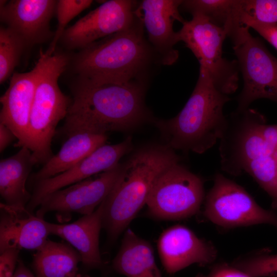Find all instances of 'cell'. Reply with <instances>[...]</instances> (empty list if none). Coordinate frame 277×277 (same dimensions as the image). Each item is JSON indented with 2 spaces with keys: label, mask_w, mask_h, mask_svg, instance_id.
Listing matches in <instances>:
<instances>
[{
  "label": "cell",
  "mask_w": 277,
  "mask_h": 277,
  "mask_svg": "<svg viewBox=\"0 0 277 277\" xmlns=\"http://www.w3.org/2000/svg\"><path fill=\"white\" fill-rule=\"evenodd\" d=\"M143 81L125 84L94 83L79 78L63 131L106 134L132 130L151 119L144 103Z\"/></svg>",
  "instance_id": "6da1fadb"
},
{
  "label": "cell",
  "mask_w": 277,
  "mask_h": 277,
  "mask_svg": "<svg viewBox=\"0 0 277 277\" xmlns=\"http://www.w3.org/2000/svg\"><path fill=\"white\" fill-rule=\"evenodd\" d=\"M180 162L174 150L166 144H151L135 151L122 163L116 185L102 202V227L114 242L143 206L158 176Z\"/></svg>",
  "instance_id": "7a4b0ae2"
},
{
  "label": "cell",
  "mask_w": 277,
  "mask_h": 277,
  "mask_svg": "<svg viewBox=\"0 0 277 277\" xmlns=\"http://www.w3.org/2000/svg\"><path fill=\"white\" fill-rule=\"evenodd\" d=\"M143 29L136 11L135 18L129 27L81 50L74 61L80 78L117 84L142 81L140 76L152 60H156Z\"/></svg>",
  "instance_id": "3957f363"
},
{
  "label": "cell",
  "mask_w": 277,
  "mask_h": 277,
  "mask_svg": "<svg viewBox=\"0 0 277 277\" xmlns=\"http://www.w3.org/2000/svg\"><path fill=\"white\" fill-rule=\"evenodd\" d=\"M230 100L216 89L207 70L200 66L195 86L181 111L154 123L173 150L202 154L221 137L227 123L223 108Z\"/></svg>",
  "instance_id": "277c9868"
},
{
  "label": "cell",
  "mask_w": 277,
  "mask_h": 277,
  "mask_svg": "<svg viewBox=\"0 0 277 277\" xmlns=\"http://www.w3.org/2000/svg\"><path fill=\"white\" fill-rule=\"evenodd\" d=\"M41 69L30 112L27 147L36 164L46 163L53 155L51 142L59 122L66 117L72 101L61 90L58 80L69 64V56L41 50Z\"/></svg>",
  "instance_id": "5b68a950"
},
{
  "label": "cell",
  "mask_w": 277,
  "mask_h": 277,
  "mask_svg": "<svg viewBox=\"0 0 277 277\" xmlns=\"http://www.w3.org/2000/svg\"><path fill=\"white\" fill-rule=\"evenodd\" d=\"M177 32L179 41L183 42L197 59L200 66L208 72L216 89L229 95L239 87V69L236 60L223 56V45L227 33L224 28L211 23L204 15L191 14Z\"/></svg>",
  "instance_id": "8992f818"
},
{
  "label": "cell",
  "mask_w": 277,
  "mask_h": 277,
  "mask_svg": "<svg viewBox=\"0 0 277 277\" xmlns=\"http://www.w3.org/2000/svg\"><path fill=\"white\" fill-rule=\"evenodd\" d=\"M249 29L241 28L230 39L243 79V89L237 97L239 111L260 98L277 103V58L259 37L252 35Z\"/></svg>",
  "instance_id": "52a82bcc"
},
{
  "label": "cell",
  "mask_w": 277,
  "mask_h": 277,
  "mask_svg": "<svg viewBox=\"0 0 277 277\" xmlns=\"http://www.w3.org/2000/svg\"><path fill=\"white\" fill-rule=\"evenodd\" d=\"M204 196L201 178L175 163L156 178L148 197L149 212L161 220H180L195 214Z\"/></svg>",
  "instance_id": "ba28073f"
},
{
  "label": "cell",
  "mask_w": 277,
  "mask_h": 277,
  "mask_svg": "<svg viewBox=\"0 0 277 277\" xmlns=\"http://www.w3.org/2000/svg\"><path fill=\"white\" fill-rule=\"evenodd\" d=\"M265 123L262 114L249 108L235 110L227 116V123L219 140L223 171L233 176L241 175L252 161L266 153H272L261 134V127Z\"/></svg>",
  "instance_id": "9c48e42d"
},
{
  "label": "cell",
  "mask_w": 277,
  "mask_h": 277,
  "mask_svg": "<svg viewBox=\"0 0 277 277\" xmlns=\"http://www.w3.org/2000/svg\"><path fill=\"white\" fill-rule=\"evenodd\" d=\"M204 214L224 227L267 224L277 228V214L266 210L235 182L217 173L206 197Z\"/></svg>",
  "instance_id": "30bf717a"
},
{
  "label": "cell",
  "mask_w": 277,
  "mask_h": 277,
  "mask_svg": "<svg viewBox=\"0 0 277 277\" xmlns=\"http://www.w3.org/2000/svg\"><path fill=\"white\" fill-rule=\"evenodd\" d=\"M122 163L98 173L95 176L78 182L53 192L41 201L35 214L41 218L54 212L61 221L69 220L72 213L83 215L94 212L106 199L118 182Z\"/></svg>",
  "instance_id": "8fae6325"
},
{
  "label": "cell",
  "mask_w": 277,
  "mask_h": 277,
  "mask_svg": "<svg viewBox=\"0 0 277 277\" xmlns=\"http://www.w3.org/2000/svg\"><path fill=\"white\" fill-rule=\"evenodd\" d=\"M137 2L110 0L90 11L66 29L61 40L69 49H83L129 27L136 17Z\"/></svg>",
  "instance_id": "7c38bea8"
},
{
  "label": "cell",
  "mask_w": 277,
  "mask_h": 277,
  "mask_svg": "<svg viewBox=\"0 0 277 277\" xmlns=\"http://www.w3.org/2000/svg\"><path fill=\"white\" fill-rule=\"evenodd\" d=\"M132 149L130 136L119 143L100 146L69 170L35 183L26 209L34 213L48 194L113 168Z\"/></svg>",
  "instance_id": "4fadbf2b"
},
{
  "label": "cell",
  "mask_w": 277,
  "mask_h": 277,
  "mask_svg": "<svg viewBox=\"0 0 277 277\" xmlns=\"http://www.w3.org/2000/svg\"><path fill=\"white\" fill-rule=\"evenodd\" d=\"M183 0H144L136 8L148 37V43L159 62L171 65L179 56L174 48L179 39L173 29L174 21L185 20L179 10Z\"/></svg>",
  "instance_id": "5bb4252c"
},
{
  "label": "cell",
  "mask_w": 277,
  "mask_h": 277,
  "mask_svg": "<svg viewBox=\"0 0 277 277\" xmlns=\"http://www.w3.org/2000/svg\"><path fill=\"white\" fill-rule=\"evenodd\" d=\"M1 21L18 35L26 47L44 43L54 34L50 29L57 1H0Z\"/></svg>",
  "instance_id": "9a60e30c"
},
{
  "label": "cell",
  "mask_w": 277,
  "mask_h": 277,
  "mask_svg": "<svg viewBox=\"0 0 277 277\" xmlns=\"http://www.w3.org/2000/svg\"><path fill=\"white\" fill-rule=\"evenodd\" d=\"M41 69L38 58L31 71L14 72L7 90L0 98V123L13 132L18 140L17 146H27L30 114Z\"/></svg>",
  "instance_id": "2e32d148"
},
{
  "label": "cell",
  "mask_w": 277,
  "mask_h": 277,
  "mask_svg": "<svg viewBox=\"0 0 277 277\" xmlns=\"http://www.w3.org/2000/svg\"><path fill=\"white\" fill-rule=\"evenodd\" d=\"M158 250L164 268L170 274L193 264L207 265L212 262L216 256L212 245L180 225L163 232L158 242Z\"/></svg>",
  "instance_id": "e0dca14e"
},
{
  "label": "cell",
  "mask_w": 277,
  "mask_h": 277,
  "mask_svg": "<svg viewBox=\"0 0 277 277\" xmlns=\"http://www.w3.org/2000/svg\"><path fill=\"white\" fill-rule=\"evenodd\" d=\"M51 234L50 223L26 208L0 204V252L8 248L37 250Z\"/></svg>",
  "instance_id": "ac0fdd59"
},
{
  "label": "cell",
  "mask_w": 277,
  "mask_h": 277,
  "mask_svg": "<svg viewBox=\"0 0 277 277\" xmlns=\"http://www.w3.org/2000/svg\"><path fill=\"white\" fill-rule=\"evenodd\" d=\"M102 203L92 213L70 224L50 223L51 234L58 236L75 248L87 269H101L103 262L99 249V235L102 227Z\"/></svg>",
  "instance_id": "d6986e66"
},
{
  "label": "cell",
  "mask_w": 277,
  "mask_h": 277,
  "mask_svg": "<svg viewBox=\"0 0 277 277\" xmlns=\"http://www.w3.org/2000/svg\"><path fill=\"white\" fill-rule=\"evenodd\" d=\"M61 149L30 177L35 183L61 174L76 165L97 148L106 144L107 134L78 131L67 136Z\"/></svg>",
  "instance_id": "ffe728a7"
},
{
  "label": "cell",
  "mask_w": 277,
  "mask_h": 277,
  "mask_svg": "<svg viewBox=\"0 0 277 277\" xmlns=\"http://www.w3.org/2000/svg\"><path fill=\"white\" fill-rule=\"evenodd\" d=\"M36 164L31 151L22 147L14 155L0 161V194L4 204L26 208L32 194L26 187L27 181Z\"/></svg>",
  "instance_id": "44dd1931"
},
{
  "label": "cell",
  "mask_w": 277,
  "mask_h": 277,
  "mask_svg": "<svg viewBox=\"0 0 277 277\" xmlns=\"http://www.w3.org/2000/svg\"><path fill=\"white\" fill-rule=\"evenodd\" d=\"M112 267L115 272L127 277H162L151 245L130 229L124 235Z\"/></svg>",
  "instance_id": "7402d4cb"
},
{
  "label": "cell",
  "mask_w": 277,
  "mask_h": 277,
  "mask_svg": "<svg viewBox=\"0 0 277 277\" xmlns=\"http://www.w3.org/2000/svg\"><path fill=\"white\" fill-rule=\"evenodd\" d=\"M81 257L70 244L48 240L36 251L32 268L36 277H75Z\"/></svg>",
  "instance_id": "603a6c76"
},
{
  "label": "cell",
  "mask_w": 277,
  "mask_h": 277,
  "mask_svg": "<svg viewBox=\"0 0 277 277\" xmlns=\"http://www.w3.org/2000/svg\"><path fill=\"white\" fill-rule=\"evenodd\" d=\"M252 21L266 24H277V0H235L233 22L241 28Z\"/></svg>",
  "instance_id": "cb8c5ba5"
},
{
  "label": "cell",
  "mask_w": 277,
  "mask_h": 277,
  "mask_svg": "<svg viewBox=\"0 0 277 277\" xmlns=\"http://www.w3.org/2000/svg\"><path fill=\"white\" fill-rule=\"evenodd\" d=\"M235 1L185 0L183 1L180 10L191 14H201L213 24L224 28L227 33L232 22Z\"/></svg>",
  "instance_id": "d4e9b609"
},
{
  "label": "cell",
  "mask_w": 277,
  "mask_h": 277,
  "mask_svg": "<svg viewBox=\"0 0 277 277\" xmlns=\"http://www.w3.org/2000/svg\"><path fill=\"white\" fill-rule=\"evenodd\" d=\"M26 47L22 38L6 26L0 28V83L7 80L14 73L24 49Z\"/></svg>",
  "instance_id": "484cf974"
},
{
  "label": "cell",
  "mask_w": 277,
  "mask_h": 277,
  "mask_svg": "<svg viewBox=\"0 0 277 277\" xmlns=\"http://www.w3.org/2000/svg\"><path fill=\"white\" fill-rule=\"evenodd\" d=\"M91 0H59L57 1L55 12L57 26L51 43L45 53L51 55L55 52L56 45L61 39L67 24L83 11L89 8Z\"/></svg>",
  "instance_id": "4316f807"
},
{
  "label": "cell",
  "mask_w": 277,
  "mask_h": 277,
  "mask_svg": "<svg viewBox=\"0 0 277 277\" xmlns=\"http://www.w3.org/2000/svg\"><path fill=\"white\" fill-rule=\"evenodd\" d=\"M233 266L251 277H277V254L239 260Z\"/></svg>",
  "instance_id": "83f0119b"
},
{
  "label": "cell",
  "mask_w": 277,
  "mask_h": 277,
  "mask_svg": "<svg viewBox=\"0 0 277 277\" xmlns=\"http://www.w3.org/2000/svg\"><path fill=\"white\" fill-rule=\"evenodd\" d=\"M20 249L12 248L0 252V277H13L19 260Z\"/></svg>",
  "instance_id": "f1b7e54d"
},
{
  "label": "cell",
  "mask_w": 277,
  "mask_h": 277,
  "mask_svg": "<svg viewBox=\"0 0 277 277\" xmlns=\"http://www.w3.org/2000/svg\"><path fill=\"white\" fill-rule=\"evenodd\" d=\"M245 26L251 28L277 50V24H266L249 21Z\"/></svg>",
  "instance_id": "f546056e"
},
{
  "label": "cell",
  "mask_w": 277,
  "mask_h": 277,
  "mask_svg": "<svg viewBox=\"0 0 277 277\" xmlns=\"http://www.w3.org/2000/svg\"><path fill=\"white\" fill-rule=\"evenodd\" d=\"M261 134L268 149L277 155V124H264L261 127Z\"/></svg>",
  "instance_id": "4dcf8cb0"
},
{
  "label": "cell",
  "mask_w": 277,
  "mask_h": 277,
  "mask_svg": "<svg viewBox=\"0 0 277 277\" xmlns=\"http://www.w3.org/2000/svg\"><path fill=\"white\" fill-rule=\"evenodd\" d=\"M205 277H251L243 271L232 266H219Z\"/></svg>",
  "instance_id": "1f68e13d"
},
{
  "label": "cell",
  "mask_w": 277,
  "mask_h": 277,
  "mask_svg": "<svg viewBox=\"0 0 277 277\" xmlns=\"http://www.w3.org/2000/svg\"><path fill=\"white\" fill-rule=\"evenodd\" d=\"M16 138L12 130L5 125L0 123V151L4 150Z\"/></svg>",
  "instance_id": "d6a6232c"
},
{
  "label": "cell",
  "mask_w": 277,
  "mask_h": 277,
  "mask_svg": "<svg viewBox=\"0 0 277 277\" xmlns=\"http://www.w3.org/2000/svg\"><path fill=\"white\" fill-rule=\"evenodd\" d=\"M13 277H36L24 264L22 260H18Z\"/></svg>",
  "instance_id": "836d02e7"
},
{
  "label": "cell",
  "mask_w": 277,
  "mask_h": 277,
  "mask_svg": "<svg viewBox=\"0 0 277 277\" xmlns=\"http://www.w3.org/2000/svg\"><path fill=\"white\" fill-rule=\"evenodd\" d=\"M75 277H89V276L87 275H82L81 274L78 273Z\"/></svg>",
  "instance_id": "e575fe53"
}]
</instances>
